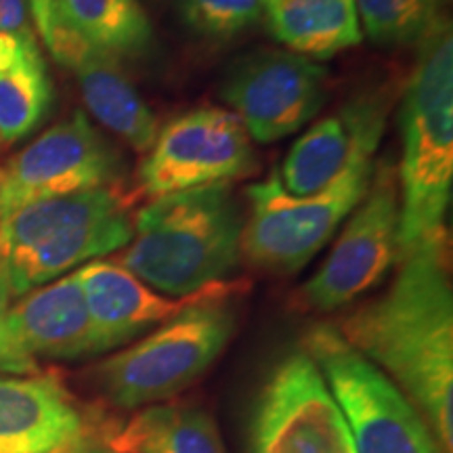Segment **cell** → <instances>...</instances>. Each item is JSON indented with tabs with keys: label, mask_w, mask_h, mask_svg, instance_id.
<instances>
[{
	"label": "cell",
	"mask_w": 453,
	"mask_h": 453,
	"mask_svg": "<svg viewBox=\"0 0 453 453\" xmlns=\"http://www.w3.org/2000/svg\"><path fill=\"white\" fill-rule=\"evenodd\" d=\"M347 342L416 407L445 453L453 451V292L447 242L401 258L382 296L336 324Z\"/></svg>",
	"instance_id": "6da1fadb"
},
{
	"label": "cell",
	"mask_w": 453,
	"mask_h": 453,
	"mask_svg": "<svg viewBox=\"0 0 453 453\" xmlns=\"http://www.w3.org/2000/svg\"><path fill=\"white\" fill-rule=\"evenodd\" d=\"M243 219L229 183L151 197L133 217V240L111 260L166 296L225 281L242 260Z\"/></svg>",
	"instance_id": "7a4b0ae2"
},
{
	"label": "cell",
	"mask_w": 453,
	"mask_h": 453,
	"mask_svg": "<svg viewBox=\"0 0 453 453\" xmlns=\"http://www.w3.org/2000/svg\"><path fill=\"white\" fill-rule=\"evenodd\" d=\"M401 258L447 242L453 185V32L443 15L416 44V64L399 110Z\"/></svg>",
	"instance_id": "3957f363"
},
{
	"label": "cell",
	"mask_w": 453,
	"mask_h": 453,
	"mask_svg": "<svg viewBox=\"0 0 453 453\" xmlns=\"http://www.w3.org/2000/svg\"><path fill=\"white\" fill-rule=\"evenodd\" d=\"M211 296L180 311L95 367V387L118 410H141L183 393L223 355L237 326L229 298Z\"/></svg>",
	"instance_id": "277c9868"
},
{
	"label": "cell",
	"mask_w": 453,
	"mask_h": 453,
	"mask_svg": "<svg viewBox=\"0 0 453 453\" xmlns=\"http://www.w3.org/2000/svg\"><path fill=\"white\" fill-rule=\"evenodd\" d=\"M373 154L355 156L330 187L315 196H290L277 170L246 189L250 212L242 226V258L273 275H292L332 240L370 189Z\"/></svg>",
	"instance_id": "5b68a950"
},
{
	"label": "cell",
	"mask_w": 453,
	"mask_h": 453,
	"mask_svg": "<svg viewBox=\"0 0 453 453\" xmlns=\"http://www.w3.org/2000/svg\"><path fill=\"white\" fill-rule=\"evenodd\" d=\"M303 350L336 399L355 453H445L416 407L340 336L336 326L309 327Z\"/></svg>",
	"instance_id": "8992f818"
},
{
	"label": "cell",
	"mask_w": 453,
	"mask_h": 453,
	"mask_svg": "<svg viewBox=\"0 0 453 453\" xmlns=\"http://www.w3.org/2000/svg\"><path fill=\"white\" fill-rule=\"evenodd\" d=\"M399 185L395 170H373L370 189L317 273L296 292V307L334 313L380 283L401 263Z\"/></svg>",
	"instance_id": "52a82bcc"
},
{
	"label": "cell",
	"mask_w": 453,
	"mask_h": 453,
	"mask_svg": "<svg viewBox=\"0 0 453 453\" xmlns=\"http://www.w3.org/2000/svg\"><path fill=\"white\" fill-rule=\"evenodd\" d=\"M252 139L234 111L197 107L170 120L145 151L134 194L147 200L257 173Z\"/></svg>",
	"instance_id": "ba28073f"
},
{
	"label": "cell",
	"mask_w": 453,
	"mask_h": 453,
	"mask_svg": "<svg viewBox=\"0 0 453 453\" xmlns=\"http://www.w3.org/2000/svg\"><path fill=\"white\" fill-rule=\"evenodd\" d=\"M124 156L73 111L0 168V217L49 197L70 196L99 187H122Z\"/></svg>",
	"instance_id": "9c48e42d"
},
{
	"label": "cell",
	"mask_w": 453,
	"mask_h": 453,
	"mask_svg": "<svg viewBox=\"0 0 453 453\" xmlns=\"http://www.w3.org/2000/svg\"><path fill=\"white\" fill-rule=\"evenodd\" d=\"M252 453H355L342 411L303 349L286 355L260 388Z\"/></svg>",
	"instance_id": "30bf717a"
},
{
	"label": "cell",
	"mask_w": 453,
	"mask_h": 453,
	"mask_svg": "<svg viewBox=\"0 0 453 453\" xmlns=\"http://www.w3.org/2000/svg\"><path fill=\"white\" fill-rule=\"evenodd\" d=\"M330 73L321 64L286 49L240 57L226 72L220 95L252 141L275 143L298 133L327 101Z\"/></svg>",
	"instance_id": "8fae6325"
},
{
	"label": "cell",
	"mask_w": 453,
	"mask_h": 453,
	"mask_svg": "<svg viewBox=\"0 0 453 453\" xmlns=\"http://www.w3.org/2000/svg\"><path fill=\"white\" fill-rule=\"evenodd\" d=\"M90 355L99 353L76 271L24 294L0 319V373Z\"/></svg>",
	"instance_id": "7c38bea8"
},
{
	"label": "cell",
	"mask_w": 453,
	"mask_h": 453,
	"mask_svg": "<svg viewBox=\"0 0 453 453\" xmlns=\"http://www.w3.org/2000/svg\"><path fill=\"white\" fill-rule=\"evenodd\" d=\"M76 275L93 326L97 353L120 349L166 324L191 304L237 288L220 281L183 298L164 296L111 258L90 260L76 269Z\"/></svg>",
	"instance_id": "4fadbf2b"
},
{
	"label": "cell",
	"mask_w": 453,
	"mask_h": 453,
	"mask_svg": "<svg viewBox=\"0 0 453 453\" xmlns=\"http://www.w3.org/2000/svg\"><path fill=\"white\" fill-rule=\"evenodd\" d=\"M387 127L382 97L365 95L350 99L332 116L315 122L283 157L281 187L290 196H315L338 180L355 156L376 154Z\"/></svg>",
	"instance_id": "5bb4252c"
},
{
	"label": "cell",
	"mask_w": 453,
	"mask_h": 453,
	"mask_svg": "<svg viewBox=\"0 0 453 453\" xmlns=\"http://www.w3.org/2000/svg\"><path fill=\"white\" fill-rule=\"evenodd\" d=\"M95 416L53 372L0 373V453H49Z\"/></svg>",
	"instance_id": "9a60e30c"
},
{
	"label": "cell",
	"mask_w": 453,
	"mask_h": 453,
	"mask_svg": "<svg viewBox=\"0 0 453 453\" xmlns=\"http://www.w3.org/2000/svg\"><path fill=\"white\" fill-rule=\"evenodd\" d=\"M61 65L73 72L88 111L101 127L145 154L160 133L157 120L124 73L120 59L88 47L72 34L53 30L47 47Z\"/></svg>",
	"instance_id": "2e32d148"
},
{
	"label": "cell",
	"mask_w": 453,
	"mask_h": 453,
	"mask_svg": "<svg viewBox=\"0 0 453 453\" xmlns=\"http://www.w3.org/2000/svg\"><path fill=\"white\" fill-rule=\"evenodd\" d=\"M130 240H133V217L124 211L99 223L61 231L49 240L9 254L0 260V267L7 273L13 298L24 296L90 260L120 252Z\"/></svg>",
	"instance_id": "e0dca14e"
},
{
	"label": "cell",
	"mask_w": 453,
	"mask_h": 453,
	"mask_svg": "<svg viewBox=\"0 0 453 453\" xmlns=\"http://www.w3.org/2000/svg\"><path fill=\"white\" fill-rule=\"evenodd\" d=\"M265 21L286 50L313 61L330 59L364 38L355 0H267Z\"/></svg>",
	"instance_id": "ac0fdd59"
},
{
	"label": "cell",
	"mask_w": 453,
	"mask_h": 453,
	"mask_svg": "<svg viewBox=\"0 0 453 453\" xmlns=\"http://www.w3.org/2000/svg\"><path fill=\"white\" fill-rule=\"evenodd\" d=\"M110 445L116 453H226L214 418L189 403L141 407L111 424Z\"/></svg>",
	"instance_id": "d6986e66"
},
{
	"label": "cell",
	"mask_w": 453,
	"mask_h": 453,
	"mask_svg": "<svg viewBox=\"0 0 453 453\" xmlns=\"http://www.w3.org/2000/svg\"><path fill=\"white\" fill-rule=\"evenodd\" d=\"M53 30L116 59H139L156 44L154 26L139 0H55Z\"/></svg>",
	"instance_id": "ffe728a7"
},
{
	"label": "cell",
	"mask_w": 453,
	"mask_h": 453,
	"mask_svg": "<svg viewBox=\"0 0 453 453\" xmlns=\"http://www.w3.org/2000/svg\"><path fill=\"white\" fill-rule=\"evenodd\" d=\"M53 88L38 38L0 32V143H15L38 128Z\"/></svg>",
	"instance_id": "44dd1931"
},
{
	"label": "cell",
	"mask_w": 453,
	"mask_h": 453,
	"mask_svg": "<svg viewBox=\"0 0 453 453\" xmlns=\"http://www.w3.org/2000/svg\"><path fill=\"white\" fill-rule=\"evenodd\" d=\"M124 211H128V200L122 187H99L32 202L0 217V260L61 231L99 223Z\"/></svg>",
	"instance_id": "7402d4cb"
},
{
	"label": "cell",
	"mask_w": 453,
	"mask_h": 453,
	"mask_svg": "<svg viewBox=\"0 0 453 453\" xmlns=\"http://www.w3.org/2000/svg\"><path fill=\"white\" fill-rule=\"evenodd\" d=\"M359 26L378 47H416L443 17L445 0H355Z\"/></svg>",
	"instance_id": "603a6c76"
},
{
	"label": "cell",
	"mask_w": 453,
	"mask_h": 453,
	"mask_svg": "<svg viewBox=\"0 0 453 453\" xmlns=\"http://www.w3.org/2000/svg\"><path fill=\"white\" fill-rule=\"evenodd\" d=\"M187 30L208 41H231L265 21L267 0H173Z\"/></svg>",
	"instance_id": "cb8c5ba5"
},
{
	"label": "cell",
	"mask_w": 453,
	"mask_h": 453,
	"mask_svg": "<svg viewBox=\"0 0 453 453\" xmlns=\"http://www.w3.org/2000/svg\"><path fill=\"white\" fill-rule=\"evenodd\" d=\"M111 424V420L97 413L93 422L78 437H73L72 441H67V443L49 453H116L110 445Z\"/></svg>",
	"instance_id": "d4e9b609"
},
{
	"label": "cell",
	"mask_w": 453,
	"mask_h": 453,
	"mask_svg": "<svg viewBox=\"0 0 453 453\" xmlns=\"http://www.w3.org/2000/svg\"><path fill=\"white\" fill-rule=\"evenodd\" d=\"M0 32L19 38H36L30 24L27 0H0Z\"/></svg>",
	"instance_id": "484cf974"
},
{
	"label": "cell",
	"mask_w": 453,
	"mask_h": 453,
	"mask_svg": "<svg viewBox=\"0 0 453 453\" xmlns=\"http://www.w3.org/2000/svg\"><path fill=\"white\" fill-rule=\"evenodd\" d=\"M30 15L34 19V27L38 30V36L42 38L44 47H49L50 32H53V15H55V0H27Z\"/></svg>",
	"instance_id": "4316f807"
},
{
	"label": "cell",
	"mask_w": 453,
	"mask_h": 453,
	"mask_svg": "<svg viewBox=\"0 0 453 453\" xmlns=\"http://www.w3.org/2000/svg\"><path fill=\"white\" fill-rule=\"evenodd\" d=\"M11 298H13V294H11V286H9L7 273H4V269L0 267V319H3L4 313H7V311H9Z\"/></svg>",
	"instance_id": "83f0119b"
}]
</instances>
